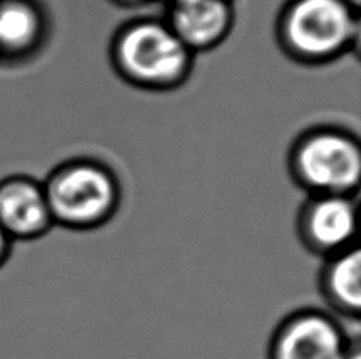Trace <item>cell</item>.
<instances>
[{
  "label": "cell",
  "instance_id": "1",
  "mask_svg": "<svg viewBox=\"0 0 361 359\" xmlns=\"http://www.w3.org/2000/svg\"><path fill=\"white\" fill-rule=\"evenodd\" d=\"M111 59L126 81L149 91H170L183 84L193 53L166 21L138 19L116 34Z\"/></svg>",
  "mask_w": 361,
  "mask_h": 359
},
{
  "label": "cell",
  "instance_id": "2",
  "mask_svg": "<svg viewBox=\"0 0 361 359\" xmlns=\"http://www.w3.org/2000/svg\"><path fill=\"white\" fill-rule=\"evenodd\" d=\"M360 18L350 0H290L279 19V40L293 59H338L358 42Z\"/></svg>",
  "mask_w": 361,
  "mask_h": 359
},
{
  "label": "cell",
  "instance_id": "3",
  "mask_svg": "<svg viewBox=\"0 0 361 359\" xmlns=\"http://www.w3.org/2000/svg\"><path fill=\"white\" fill-rule=\"evenodd\" d=\"M42 184L54 225L76 232L105 225L121 203L118 179L94 160L63 163Z\"/></svg>",
  "mask_w": 361,
  "mask_h": 359
},
{
  "label": "cell",
  "instance_id": "4",
  "mask_svg": "<svg viewBox=\"0 0 361 359\" xmlns=\"http://www.w3.org/2000/svg\"><path fill=\"white\" fill-rule=\"evenodd\" d=\"M292 171L296 181L314 195L350 196L361 179V147L343 130H312L296 141Z\"/></svg>",
  "mask_w": 361,
  "mask_h": 359
},
{
  "label": "cell",
  "instance_id": "5",
  "mask_svg": "<svg viewBox=\"0 0 361 359\" xmlns=\"http://www.w3.org/2000/svg\"><path fill=\"white\" fill-rule=\"evenodd\" d=\"M352 337L331 313L305 309L288 313L276 326L268 359H345Z\"/></svg>",
  "mask_w": 361,
  "mask_h": 359
},
{
  "label": "cell",
  "instance_id": "6",
  "mask_svg": "<svg viewBox=\"0 0 361 359\" xmlns=\"http://www.w3.org/2000/svg\"><path fill=\"white\" fill-rule=\"evenodd\" d=\"M357 206L347 195H314L298 215L301 242L324 258L357 246Z\"/></svg>",
  "mask_w": 361,
  "mask_h": 359
},
{
  "label": "cell",
  "instance_id": "7",
  "mask_svg": "<svg viewBox=\"0 0 361 359\" xmlns=\"http://www.w3.org/2000/svg\"><path fill=\"white\" fill-rule=\"evenodd\" d=\"M0 227L11 241H35L54 227L43 184L27 176L0 181Z\"/></svg>",
  "mask_w": 361,
  "mask_h": 359
},
{
  "label": "cell",
  "instance_id": "8",
  "mask_svg": "<svg viewBox=\"0 0 361 359\" xmlns=\"http://www.w3.org/2000/svg\"><path fill=\"white\" fill-rule=\"evenodd\" d=\"M231 0H171L166 24L193 54L221 44L233 27Z\"/></svg>",
  "mask_w": 361,
  "mask_h": 359
},
{
  "label": "cell",
  "instance_id": "9",
  "mask_svg": "<svg viewBox=\"0 0 361 359\" xmlns=\"http://www.w3.org/2000/svg\"><path fill=\"white\" fill-rule=\"evenodd\" d=\"M47 16L35 0H0V59L34 56L47 37Z\"/></svg>",
  "mask_w": 361,
  "mask_h": 359
},
{
  "label": "cell",
  "instance_id": "10",
  "mask_svg": "<svg viewBox=\"0 0 361 359\" xmlns=\"http://www.w3.org/2000/svg\"><path fill=\"white\" fill-rule=\"evenodd\" d=\"M320 294L338 315L357 320L361 313V252L358 246L325 258L319 275Z\"/></svg>",
  "mask_w": 361,
  "mask_h": 359
},
{
  "label": "cell",
  "instance_id": "11",
  "mask_svg": "<svg viewBox=\"0 0 361 359\" xmlns=\"http://www.w3.org/2000/svg\"><path fill=\"white\" fill-rule=\"evenodd\" d=\"M13 250V241L8 234L5 233V229L0 227V269H2L6 261H8Z\"/></svg>",
  "mask_w": 361,
  "mask_h": 359
},
{
  "label": "cell",
  "instance_id": "12",
  "mask_svg": "<svg viewBox=\"0 0 361 359\" xmlns=\"http://www.w3.org/2000/svg\"><path fill=\"white\" fill-rule=\"evenodd\" d=\"M345 359H361V345H360V337H352V344L349 348V353H347Z\"/></svg>",
  "mask_w": 361,
  "mask_h": 359
},
{
  "label": "cell",
  "instance_id": "13",
  "mask_svg": "<svg viewBox=\"0 0 361 359\" xmlns=\"http://www.w3.org/2000/svg\"><path fill=\"white\" fill-rule=\"evenodd\" d=\"M118 4H124V5H137V4H143L146 0H116Z\"/></svg>",
  "mask_w": 361,
  "mask_h": 359
},
{
  "label": "cell",
  "instance_id": "14",
  "mask_svg": "<svg viewBox=\"0 0 361 359\" xmlns=\"http://www.w3.org/2000/svg\"><path fill=\"white\" fill-rule=\"evenodd\" d=\"M166 2H171V0H166Z\"/></svg>",
  "mask_w": 361,
  "mask_h": 359
}]
</instances>
